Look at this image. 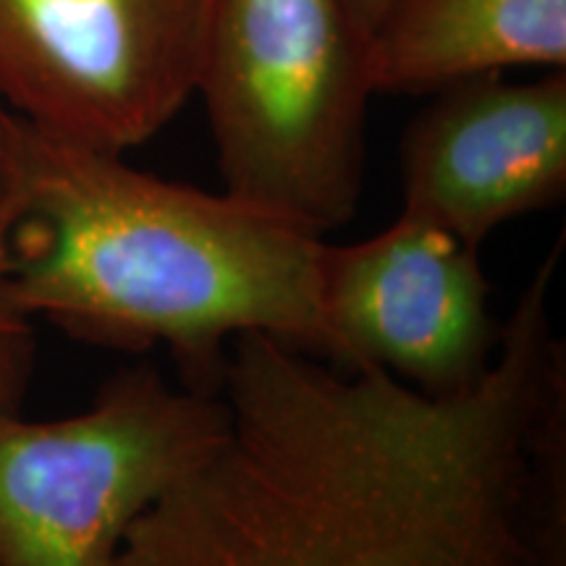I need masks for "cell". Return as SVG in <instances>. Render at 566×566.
<instances>
[{
	"label": "cell",
	"instance_id": "obj_1",
	"mask_svg": "<svg viewBox=\"0 0 566 566\" xmlns=\"http://www.w3.org/2000/svg\"><path fill=\"white\" fill-rule=\"evenodd\" d=\"M562 252L454 394L233 338L221 441L134 522L118 566H566Z\"/></svg>",
	"mask_w": 566,
	"mask_h": 566
},
{
	"label": "cell",
	"instance_id": "obj_2",
	"mask_svg": "<svg viewBox=\"0 0 566 566\" xmlns=\"http://www.w3.org/2000/svg\"><path fill=\"white\" fill-rule=\"evenodd\" d=\"M323 247V233L226 189L158 179L124 155L32 129L0 283L30 321L105 349L166 346L184 386L218 394L229 346L244 334L328 359Z\"/></svg>",
	"mask_w": 566,
	"mask_h": 566
},
{
	"label": "cell",
	"instance_id": "obj_3",
	"mask_svg": "<svg viewBox=\"0 0 566 566\" xmlns=\"http://www.w3.org/2000/svg\"><path fill=\"white\" fill-rule=\"evenodd\" d=\"M195 95L226 192L323 237L354 216L375 92L342 0H208Z\"/></svg>",
	"mask_w": 566,
	"mask_h": 566
},
{
	"label": "cell",
	"instance_id": "obj_4",
	"mask_svg": "<svg viewBox=\"0 0 566 566\" xmlns=\"http://www.w3.org/2000/svg\"><path fill=\"white\" fill-rule=\"evenodd\" d=\"M218 394L124 367L61 420L0 417V566H118L134 522L221 441Z\"/></svg>",
	"mask_w": 566,
	"mask_h": 566
},
{
	"label": "cell",
	"instance_id": "obj_5",
	"mask_svg": "<svg viewBox=\"0 0 566 566\" xmlns=\"http://www.w3.org/2000/svg\"><path fill=\"white\" fill-rule=\"evenodd\" d=\"M208 0H0V101L34 132L124 155L195 95Z\"/></svg>",
	"mask_w": 566,
	"mask_h": 566
},
{
	"label": "cell",
	"instance_id": "obj_6",
	"mask_svg": "<svg viewBox=\"0 0 566 566\" xmlns=\"http://www.w3.org/2000/svg\"><path fill=\"white\" fill-rule=\"evenodd\" d=\"M478 252L405 210L365 242H325L321 310L328 363L378 367L422 394L478 384L504 336Z\"/></svg>",
	"mask_w": 566,
	"mask_h": 566
},
{
	"label": "cell",
	"instance_id": "obj_7",
	"mask_svg": "<svg viewBox=\"0 0 566 566\" xmlns=\"http://www.w3.org/2000/svg\"><path fill=\"white\" fill-rule=\"evenodd\" d=\"M405 212L475 247L566 195V74L483 76L441 90L401 150Z\"/></svg>",
	"mask_w": 566,
	"mask_h": 566
},
{
	"label": "cell",
	"instance_id": "obj_8",
	"mask_svg": "<svg viewBox=\"0 0 566 566\" xmlns=\"http://www.w3.org/2000/svg\"><path fill=\"white\" fill-rule=\"evenodd\" d=\"M564 63L566 0H396L367 38L375 95L449 90L506 69Z\"/></svg>",
	"mask_w": 566,
	"mask_h": 566
},
{
	"label": "cell",
	"instance_id": "obj_9",
	"mask_svg": "<svg viewBox=\"0 0 566 566\" xmlns=\"http://www.w3.org/2000/svg\"><path fill=\"white\" fill-rule=\"evenodd\" d=\"M32 129L0 101V275L9 263L11 233L17 229L30 174Z\"/></svg>",
	"mask_w": 566,
	"mask_h": 566
},
{
	"label": "cell",
	"instance_id": "obj_10",
	"mask_svg": "<svg viewBox=\"0 0 566 566\" xmlns=\"http://www.w3.org/2000/svg\"><path fill=\"white\" fill-rule=\"evenodd\" d=\"M34 373V328L0 283V417L21 415Z\"/></svg>",
	"mask_w": 566,
	"mask_h": 566
},
{
	"label": "cell",
	"instance_id": "obj_11",
	"mask_svg": "<svg viewBox=\"0 0 566 566\" xmlns=\"http://www.w3.org/2000/svg\"><path fill=\"white\" fill-rule=\"evenodd\" d=\"M342 6L349 13L352 24L357 27V32L367 42V38L378 30L380 21L388 17V11L394 9L396 0H342Z\"/></svg>",
	"mask_w": 566,
	"mask_h": 566
}]
</instances>
